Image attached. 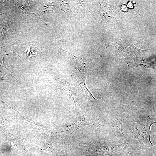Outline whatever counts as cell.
<instances>
[{"instance_id":"5","label":"cell","mask_w":156,"mask_h":156,"mask_svg":"<svg viewBox=\"0 0 156 156\" xmlns=\"http://www.w3.org/2000/svg\"><path fill=\"white\" fill-rule=\"evenodd\" d=\"M4 79L3 78V76L1 75V74H0V80H1Z\"/></svg>"},{"instance_id":"1","label":"cell","mask_w":156,"mask_h":156,"mask_svg":"<svg viewBox=\"0 0 156 156\" xmlns=\"http://www.w3.org/2000/svg\"><path fill=\"white\" fill-rule=\"evenodd\" d=\"M76 61V68L75 72L70 77L75 80L80 85L83 94L92 102L97 101L88 89L86 83L87 66L86 60L81 57L76 56L71 54Z\"/></svg>"},{"instance_id":"4","label":"cell","mask_w":156,"mask_h":156,"mask_svg":"<svg viewBox=\"0 0 156 156\" xmlns=\"http://www.w3.org/2000/svg\"><path fill=\"white\" fill-rule=\"evenodd\" d=\"M111 126L113 127H117L119 129L121 133L124 135L122 130V120L119 118L116 120L111 122Z\"/></svg>"},{"instance_id":"2","label":"cell","mask_w":156,"mask_h":156,"mask_svg":"<svg viewBox=\"0 0 156 156\" xmlns=\"http://www.w3.org/2000/svg\"><path fill=\"white\" fill-rule=\"evenodd\" d=\"M70 79L69 77H65L55 80L45 81L53 91L59 89L71 97L73 99L76 106L77 101L79 97L78 92Z\"/></svg>"},{"instance_id":"3","label":"cell","mask_w":156,"mask_h":156,"mask_svg":"<svg viewBox=\"0 0 156 156\" xmlns=\"http://www.w3.org/2000/svg\"><path fill=\"white\" fill-rule=\"evenodd\" d=\"M99 119L94 116L91 107L88 105L85 114L74 123L68 126L71 128V132H74L77 129L85 126L93 125L96 127L101 126L98 121Z\"/></svg>"}]
</instances>
